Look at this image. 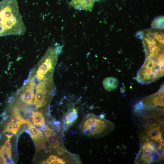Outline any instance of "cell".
Here are the masks:
<instances>
[{
  "label": "cell",
  "instance_id": "30bf717a",
  "mask_svg": "<svg viewBox=\"0 0 164 164\" xmlns=\"http://www.w3.org/2000/svg\"><path fill=\"white\" fill-rule=\"evenodd\" d=\"M104 88L107 91H111L117 88L119 85L118 79L114 77H109L105 78L103 81Z\"/></svg>",
  "mask_w": 164,
  "mask_h": 164
},
{
  "label": "cell",
  "instance_id": "9a60e30c",
  "mask_svg": "<svg viewBox=\"0 0 164 164\" xmlns=\"http://www.w3.org/2000/svg\"><path fill=\"white\" fill-rule=\"evenodd\" d=\"M151 155L152 162H159L163 158V157L161 156L156 150L152 152Z\"/></svg>",
  "mask_w": 164,
  "mask_h": 164
},
{
  "label": "cell",
  "instance_id": "6da1fadb",
  "mask_svg": "<svg viewBox=\"0 0 164 164\" xmlns=\"http://www.w3.org/2000/svg\"><path fill=\"white\" fill-rule=\"evenodd\" d=\"M0 19L2 36L22 35L26 27L19 12L17 0L0 2Z\"/></svg>",
  "mask_w": 164,
  "mask_h": 164
},
{
  "label": "cell",
  "instance_id": "3957f363",
  "mask_svg": "<svg viewBox=\"0 0 164 164\" xmlns=\"http://www.w3.org/2000/svg\"><path fill=\"white\" fill-rule=\"evenodd\" d=\"M62 47L57 46L48 48L32 73L39 80L48 78L53 76V71Z\"/></svg>",
  "mask_w": 164,
  "mask_h": 164
},
{
  "label": "cell",
  "instance_id": "7a4b0ae2",
  "mask_svg": "<svg viewBox=\"0 0 164 164\" xmlns=\"http://www.w3.org/2000/svg\"><path fill=\"white\" fill-rule=\"evenodd\" d=\"M164 74V55L158 58H146L138 71L136 80L139 83L146 84L153 82Z\"/></svg>",
  "mask_w": 164,
  "mask_h": 164
},
{
  "label": "cell",
  "instance_id": "52a82bcc",
  "mask_svg": "<svg viewBox=\"0 0 164 164\" xmlns=\"http://www.w3.org/2000/svg\"><path fill=\"white\" fill-rule=\"evenodd\" d=\"M26 123L28 125L30 135L35 145H39L45 143V138L42 132L29 120H27Z\"/></svg>",
  "mask_w": 164,
  "mask_h": 164
},
{
  "label": "cell",
  "instance_id": "4fadbf2b",
  "mask_svg": "<svg viewBox=\"0 0 164 164\" xmlns=\"http://www.w3.org/2000/svg\"><path fill=\"white\" fill-rule=\"evenodd\" d=\"M77 110L73 108L66 115L65 120V125L67 127L70 126L77 119Z\"/></svg>",
  "mask_w": 164,
  "mask_h": 164
},
{
  "label": "cell",
  "instance_id": "5b68a950",
  "mask_svg": "<svg viewBox=\"0 0 164 164\" xmlns=\"http://www.w3.org/2000/svg\"><path fill=\"white\" fill-rule=\"evenodd\" d=\"M36 80L34 104L37 108L45 105L48 102L55 89L53 76L48 79L39 80L34 77Z\"/></svg>",
  "mask_w": 164,
  "mask_h": 164
},
{
  "label": "cell",
  "instance_id": "e0dca14e",
  "mask_svg": "<svg viewBox=\"0 0 164 164\" xmlns=\"http://www.w3.org/2000/svg\"><path fill=\"white\" fill-rule=\"evenodd\" d=\"M44 133L46 138L50 135L53 132V130L48 126H46L44 129Z\"/></svg>",
  "mask_w": 164,
  "mask_h": 164
},
{
  "label": "cell",
  "instance_id": "8fae6325",
  "mask_svg": "<svg viewBox=\"0 0 164 164\" xmlns=\"http://www.w3.org/2000/svg\"><path fill=\"white\" fill-rule=\"evenodd\" d=\"M147 135L152 140L158 142L162 138V133L160 131V126L149 128L146 130Z\"/></svg>",
  "mask_w": 164,
  "mask_h": 164
},
{
  "label": "cell",
  "instance_id": "5bb4252c",
  "mask_svg": "<svg viewBox=\"0 0 164 164\" xmlns=\"http://www.w3.org/2000/svg\"><path fill=\"white\" fill-rule=\"evenodd\" d=\"M46 138L50 148L55 149L60 146V141L55 132H53Z\"/></svg>",
  "mask_w": 164,
  "mask_h": 164
},
{
  "label": "cell",
  "instance_id": "44dd1931",
  "mask_svg": "<svg viewBox=\"0 0 164 164\" xmlns=\"http://www.w3.org/2000/svg\"><path fill=\"white\" fill-rule=\"evenodd\" d=\"M95 1H98V0H95Z\"/></svg>",
  "mask_w": 164,
  "mask_h": 164
},
{
  "label": "cell",
  "instance_id": "d6986e66",
  "mask_svg": "<svg viewBox=\"0 0 164 164\" xmlns=\"http://www.w3.org/2000/svg\"><path fill=\"white\" fill-rule=\"evenodd\" d=\"M101 118L104 119V115L103 114H101L99 117Z\"/></svg>",
  "mask_w": 164,
  "mask_h": 164
},
{
  "label": "cell",
  "instance_id": "ffe728a7",
  "mask_svg": "<svg viewBox=\"0 0 164 164\" xmlns=\"http://www.w3.org/2000/svg\"><path fill=\"white\" fill-rule=\"evenodd\" d=\"M2 28L1 27V24H0V36H2Z\"/></svg>",
  "mask_w": 164,
  "mask_h": 164
},
{
  "label": "cell",
  "instance_id": "2e32d148",
  "mask_svg": "<svg viewBox=\"0 0 164 164\" xmlns=\"http://www.w3.org/2000/svg\"><path fill=\"white\" fill-rule=\"evenodd\" d=\"M143 105L142 102L140 101L136 103L134 107L135 111L136 112H138L140 111Z\"/></svg>",
  "mask_w": 164,
  "mask_h": 164
},
{
  "label": "cell",
  "instance_id": "8992f818",
  "mask_svg": "<svg viewBox=\"0 0 164 164\" xmlns=\"http://www.w3.org/2000/svg\"><path fill=\"white\" fill-rule=\"evenodd\" d=\"M142 102L145 106L164 107L163 85L157 92L146 97Z\"/></svg>",
  "mask_w": 164,
  "mask_h": 164
},
{
  "label": "cell",
  "instance_id": "9c48e42d",
  "mask_svg": "<svg viewBox=\"0 0 164 164\" xmlns=\"http://www.w3.org/2000/svg\"><path fill=\"white\" fill-rule=\"evenodd\" d=\"M144 125L146 129L160 126L163 121L160 118L159 114L154 112L147 115L144 118Z\"/></svg>",
  "mask_w": 164,
  "mask_h": 164
},
{
  "label": "cell",
  "instance_id": "277c9868",
  "mask_svg": "<svg viewBox=\"0 0 164 164\" xmlns=\"http://www.w3.org/2000/svg\"><path fill=\"white\" fill-rule=\"evenodd\" d=\"M112 127L111 122L91 114L86 115L80 125L82 133L89 136L97 137L104 135L111 130Z\"/></svg>",
  "mask_w": 164,
  "mask_h": 164
},
{
  "label": "cell",
  "instance_id": "ba28073f",
  "mask_svg": "<svg viewBox=\"0 0 164 164\" xmlns=\"http://www.w3.org/2000/svg\"><path fill=\"white\" fill-rule=\"evenodd\" d=\"M95 2V0H71L69 5L77 10L91 11L93 8Z\"/></svg>",
  "mask_w": 164,
  "mask_h": 164
},
{
  "label": "cell",
  "instance_id": "ac0fdd59",
  "mask_svg": "<svg viewBox=\"0 0 164 164\" xmlns=\"http://www.w3.org/2000/svg\"><path fill=\"white\" fill-rule=\"evenodd\" d=\"M164 141L163 138H160L159 139V140L158 142L159 145H164Z\"/></svg>",
  "mask_w": 164,
  "mask_h": 164
},
{
  "label": "cell",
  "instance_id": "7c38bea8",
  "mask_svg": "<svg viewBox=\"0 0 164 164\" xmlns=\"http://www.w3.org/2000/svg\"><path fill=\"white\" fill-rule=\"evenodd\" d=\"M32 118L34 124L36 126H41L44 124V117L42 113L40 111H33Z\"/></svg>",
  "mask_w": 164,
  "mask_h": 164
}]
</instances>
